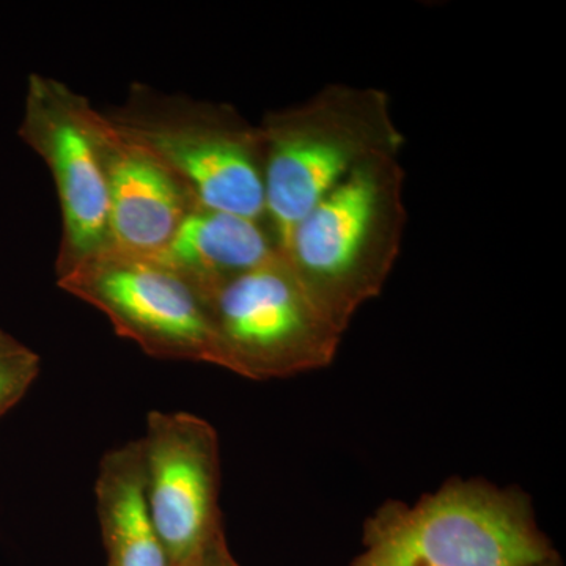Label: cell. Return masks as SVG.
<instances>
[{
  "mask_svg": "<svg viewBox=\"0 0 566 566\" xmlns=\"http://www.w3.org/2000/svg\"><path fill=\"white\" fill-rule=\"evenodd\" d=\"M139 442L153 521L170 564L182 566L223 528L219 436L202 417L151 411Z\"/></svg>",
  "mask_w": 566,
  "mask_h": 566,
  "instance_id": "obj_8",
  "label": "cell"
},
{
  "mask_svg": "<svg viewBox=\"0 0 566 566\" xmlns=\"http://www.w3.org/2000/svg\"><path fill=\"white\" fill-rule=\"evenodd\" d=\"M106 117L175 175L197 203L268 222L262 133L234 107L134 85L126 103Z\"/></svg>",
  "mask_w": 566,
  "mask_h": 566,
  "instance_id": "obj_4",
  "label": "cell"
},
{
  "mask_svg": "<svg viewBox=\"0 0 566 566\" xmlns=\"http://www.w3.org/2000/svg\"><path fill=\"white\" fill-rule=\"evenodd\" d=\"M398 156L354 169L297 222L279 252L338 327L385 289L403 244L408 210Z\"/></svg>",
  "mask_w": 566,
  "mask_h": 566,
  "instance_id": "obj_1",
  "label": "cell"
},
{
  "mask_svg": "<svg viewBox=\"0 0 566 566\" xmlns=\"http://www.w3.org/2000/svg\"><path fill=\"white\" fill-rule=\"evenodd\" d=\"M352 566H539L551 562L531 501L483 480H453L416 505L387 502Z\"/></svg>",
  "mask_w": 566,
  "mask_h": 566,
  "instance_id": "obj_3",
  "label": "cell"
},
{
  "mask_svg": "<svg viewBox=\"0 0 566 566\" xmlns=\"http://www.w3.org/2000/svg\"><path fill=\"white\" fill-rule=\"evenodd\" d=\"M539 566H551V562H547V564H545V565H539Z\"/></svg>",
  "mask_w": 566,
  "mask_h": 566,
  "instance_id": "obj_14",
  "label": "cell"
},
{
  "mask_svg": "<svg viewBox=\"0 0 566 566\" xmlns=\"http://www.w3.org/2000/svg\"><path fill=\"white\" fill-rule=\"evenodd\" d=\"M40 368L39 354L0 329V416L28 394Z\"/></svg>",
  "mask_w": 566,
  "mask_h": 566,
  "instance_id": "obj_12",
  "label": "cell"
},
{
  "mask_svg": "<svg viewBox=\"0 0 566 566\" xmlns=\"http://www.w3.org/2000/svg\"><path fill=\"white\" fill-rule=\"evenodd\" d=\"M92 112L88 99L63 82L29 76L18 133L46 164L57 189L62 243L55 274L109 248V202Z\"/></svg>",
  "mask_w": 566,
  "mask_h": 566,
  "instance_id": "obj_7",
  "label": "cell"
},
{
  "mask_svg": "<svg viewBox=\"0 0 566 566\" xmlns=\"http://www.w3.org/2000/svg\"><path fill=\"white\" fill-rule=\"evenodd\" d=\"M264 208L279 248L297 222L357 167L398 156L405 137L381 88L324 85L296 106L268 112Z\"/></svg>",
  "mask_w": 566,
  "mask_h": 566,
  "instance_id": "obj_2",
  "label": "cell"
},
{
  "mask_svg": "<svg viewBox=\"0 0 566 566\" xmlns=\"http://www.w3.org/2000/svg\"><path fill=\"white\" fill-rule=\"evenodd\" d=\"M211 315L214 365L253 381L327 367L345 334L308 296L281 252L212 294Z\"/></svg>",
  "mask_w": 566,
  "mask_h": 566,
  "instance_id": "obj_5",
  "label": "cell"
},
{
  "mask_svg": "<svg viewBox=\"0 0 566 566\" xmlns=\"http://www.w3.org/2000/svg\"><path fill=\"white\" fill-rule=\"evenodd\" d=\"M182 566H240L234 562L232 554H230L229 546H227L226 535H223L222 531H219L218 534L212 536L210 542L207 543L191 558V560L186 562Z\"/></svg>",
  "mask_w": 566,
  "mask_h": 566,
  "instance_id": "obj_13",
  "label": "cell"
},
{
  "mask_svg": "<svg viewBox=\"0 0 566 566\" xmlns=\"http://www.w3.org/2000/svg\"><path fill=\"white\" fill-rule=\"evenodd\" d=\"M57 285L148 356L214 365L211 297L163 260L107 248L57 274Z\"/></svg>",
  "mask_w": 566,
  "mask_h": 566,
  "instance_id": "obj_6",
  "label": "cell"
},
{
  "mask_svg": "<svg viewBox=\"0 0 566 566\" xmlns=\"http://www.w3.org/2000/svg\"><path fill=\"white\" fill-rule=\"evenodd\" d=\"M95 495L109 566H172L148 505L139 439L104 455Z\"/></svg>",
  "mask_w": 566,
  "mask_h": 566,
  "instance_id": "obj_11",
  "label": "cell"
},
{
  "mask_svg": "<svg viewBox=\"0 0 566 566\" xmlns=\"http://www.w3.org/2000/svg\"><path fill=\"white\" fill-rule=\"evenodd\" d=\"M279 252L270 223L197 205L156 259L196 283L208 296Z\"/></svg>",
  "mask_w": 566,
  "mask_h": 566,
  "instance_id": "obj_10",
  "label": "cell"
},
{
  "mask_svg": "<svg viewBox=\"0 0 566 566\" xmlns=\"http://www.w3.org/2000/svg\"><path fill=\"white\" fill-rule=\"evenodd\" d=\"M92 129L109 202V248L158 255L199 203L155 156L126 139L95 107Z\"/></svg>",
  "mask_w": 566,
  "mask_h": 566,
  "instance_id": "obj_9",
  "label": "cell"
}]
</instances>
